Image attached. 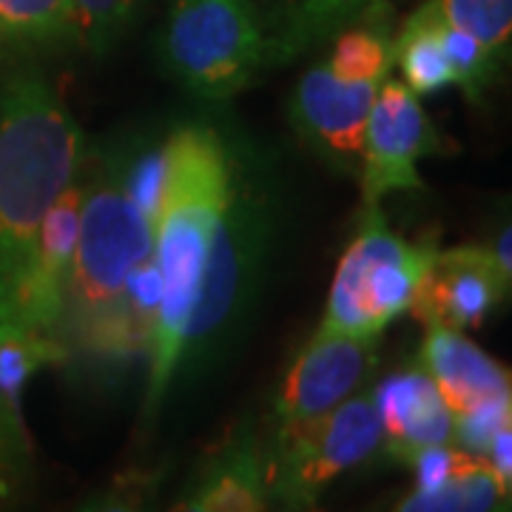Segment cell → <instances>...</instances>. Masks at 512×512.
<instances>
[{"label":"cell","mask_w":512,"mask_h":512,"mask_svg":"<svg viewBox=\"0 0 512 512\" xmlns=\"http://www.w3.org/2000/svg\"><path fill=\"white\" fill-rule=\"evenodd\" d=\"M160 165V197L151 220L157 311L146 353V419L160 413L168 387L185 365L191 322L234 191V163L214 128H177L160 148Z\"/></svg>","instance_id":"6da1fadb"},{"label":"cell","mask_w":512,"mask_h":512,"mask_svg":"<svg viewBox=\"0 0 512 512\" xmlns=\"http://www.w3.org/2000/svg\"><path fill=\"white\" fill-rule=\"evenodd\" d=\"M154 211L137 197L128 168H109L83 185L74 248L57 339L69 359L120 367L148 353L151 328L128 302L131 276L151 256Z\"/></svg>","instance_id":"7a4b0ae2"},{"label":"cell","mask_w":512,"mask_h":512,"mask_svg":"<svg viewBox=\"0 0 512 512\" xmlns=\"http://www.w3.org/2000/svg\"><path fill=\"white\" fill-rule=\"evenodd\" d=\"M83 131L35 69L0 80V311L9 305L57 197L77 180Z\"/></svg>","instance_id":"3957f363"},{"label":"cell","mask_w":512,"mask_h":512,"mask_svg":"<svg viewBox=\"0 0 512 512\" xmlns=\"http://www.w3.org/2000/svg\"><path fill=\"white\" fill-rule=\"evenodd\" d=\"M439 245L410 242L387 228L382 208H365L362 228L350 239L330 282L322 333L379 339L399 316L410 313Z\"/></svg>","instance_id":"277c9868"},{"label":"cell","mask_w":512,"mask_h":512,"mask_svg":"<svg viewBox=\"0 0 512 512\" xmlns=\"http://www.w3.org/2000/svg\"><path fill=\"white\" fill-rule=\"evenodd\" d=\"M160 60L202 100H231L265 69V29L256 0H171Z\"/></svg>","instance_id":"5b68a950"},{"label":"cell","mask_w":512,"mask_h":512,"mask_svg":"<svg viewBox=\"0 0 512 512\" xmlns=\"http://www.w3.org/2000/svg\"><path fill=\"white\" fill-rule=\"evenodd\" d=\"M382 447L373 390H359L325 416L276 427L265 444V487L274 512H313L339 476Z\"/></svg>","instance_id":"8992f818"},{"label":"cell","mask_w":512,"mask_h":512,"mask_svg":"<svg viewBox=\"0 0 512 512\" xmlns=\"http://www.w3.org/2000/svg\"><path fill=\"white\" fill-rule=\"evenodd\" d=\"M444 151L439 128L402 80H384L362 137V202L373 208L396 191H419V163Z\"/></svg>","instance_id":"52a82bcc"},{"label":"cell","mask_w":512,"mask_h":512,"mask_svg":"<svg viewBox=\"0 0 512 512\" xmlns=\"http://www.w3.org/2000/svg\"><path fill=\"white\" fill-rule=\"evenodd\" d=\"M510 285V228H504L493 245L439 248L410 313L424 328H478L510 296Z\"/></svg>","instance_id":"ba28073f"},{"label":"cell","mask_w":512,"mask_h":512,"mask_svg":"<svg viewBox=\"0 0 512 512\" xmlns=\"http://www.w3.org/2000/svg\"><path fill=\"white\" fill-rule=\"evenodd\" d=\"M265 242V202L251 194V185L242 183L237 165H234V191L220 225V234L214 242V254L205 274V291H202L200 308L191 322L188 333V356L202 350L217 333L225 330V322L242 305V296L251 285L256 262L262 256Z\"/></svg>","instance_id":"9c48e42d"},{"label":"cell","mask_w":512,"mask_h":512,"mask_svg":"<svg viewBox=\"0 0 512 512\" xmlns=\"http://www.w3.org/2000/svg\"><path fill=\"white\" fill-rule=\"evenodd\" d=\"M379 339L313 330L288 367L276 396V427L325 416L362 390L379 359Z\"/></svg>","instance_id":"30bf717a"},{"label":"cell","mask_w":512,"mask_h":512,"mask_svg":"<svg viewBox=\"0 0 512 512\" xmlns=\"http://www.w3.org/2000/svg\"><path fill=\"white\" fill-rule=\"evenodd\" d=\"M80 208H83V183L74 180L49 208L46 220L37 231L26 271L20 276L9 305L0 311L23 328L49 336L57 333L63 299H66V282L77 248Z\"/></svg>","instance_id":"8fae6325"},{"label":"cell","mask_w":512,"mask_h":512,"mask_svg":"<svg viewBox=\"0 0 512 512\" xmlns=\"http://www.w3.org/2000/svg\"><path fill=\"white\" fill-rule=\"evenodd\" d=\"M384 83L356 80L313 63L293 92L291 114L296 128L333 157H359L367 117Z\"/></svg>","instance_id":"7c38bea8"},{"label":"cell","mask_w":512,"mask_h":512,"mask_svg":"<svg viewBox=\"0 0 512 512\" xmlns=\"http://www.w3.org/2000/svg\"><path fill=\"white\" fill-rule=\"evenodd\" d=\"M168 512H274L265 487V441L239 424L197 467Z\"/></svg>","instance_id":"4fadbf2b"},{"label":"cell","mask_w":512,"mask_h":512,"mask_svg":"<svg viewBox=\"0 0 512 512\" xmlns=\"http://www.w3.org/2000/svg\"><path fill=\"white\" fill-rule=\"evenodd\" d=\"M373 396L382 421V444L393 461L410 467L424 450L456 444L453 413L421 367L387 376Z\"/></svg>","instance_id":"5bb4252c"},{"label":"cell","mask_w":512,"mask_h":512,"mask_svg":"<svg viewBox=\"0 0 512 512\" xmlns=\"http://www.w3.org/2000/svg\"><path fill=\"white\" fill-rule=\"evenodd\" d=\"M419 367L433 379L453 419L467 416L484 404L512 399L507 367L470 342L464 330L427 325Z\"/></svg>","instance_id":"9a60e30c"},{"label":"cell","mask_w":512,"mask_h":512,"mask_svg":"<svg viewBox=\"0 0 512 512\" xmlns=\"http://www.w3.org/2000/svg\"><path fill=\"white\" fill-rule=\"evenodd\" d=\"M393 0H262L265 69L288 66Z\"/></svg>","instance_id":"2e32d148"},{"label":"cell","mask_w":512,"mask_h":512,"mask_svg":"<svg viewBox=\"0 0 512 512\" xmlns=\"http://www.w3.org/2000/svg\"><path fill=\"white\" fill-rule=\"evenodd\" d=\"M393 512H510V478L484 456L470 453L450 478L416 487Z\"/></svg>","instance_id":"e0dca14e"},{"label":"cell","mask_w":512,"mask_h":512,"mask_svg":"<svg viewBox=\"0 0 512 512\" xmlns=\"http://www.w3.org/2000/svg\"><path fill=\"white\" fill-rule=\"evenodd\" d=\"M393 66H399L402 83L416 97H427L447 86H456L450 60L441 46L439 29L421 9L404 20L402 29L393 35Z\"/></svg>","instance_id":"ac0fdd59"},{"label":"cell","mask_w":512,"mask_h":512,"mask_svg":"<svg viewBox=\"0 0 512 512\" xmlns=\"http://www.w3.org/2000/svg\"><path fill=\"white\" fill-rule=\"evenodd\" d=\"M72 362L66 345L49 336L18 325L0 313V396L20 410V396L37 370Z\"/></svg>","instance_id":"d6986e66"},{"label":"cell","mask_w":512,"mask_h":512,"mask_svg":"<svg viewBox=\"0 0 512 512\" xmlns=\"http://www.w3.org/2000/svg\"><path fill=\"white\" fill-rule=\"evenodd\" d=\"M69 43V0H0V52Z\"/></svg>","instance_id":"ffe728a7"},{"label":"cell","mask_w":512,"mask_h":512,"mask_svg":"<svg viewBox=\"0 0 512 512\" xmlns=\"http://www.w3.org/2000/svg\"><path fill=\"white\" fill-rule=\"evenodd\" d=\"M421 6L444 26L476 37L498 66L510 55L512 0H427Z\"/></svg>","instance_id":"44dd1931"},{"label":"cell","mask_w":512,"mask_h":512,"mask_svg":"<svg viewBox=\"0 0 512 512\" xmlns=\"http://www.w3.org/2000/svg\"><path fill=\"white\" fill-rule=\"evenodd\" d=\"M146 6L148 0H69V40L89 55H106Z\"/></svg>","instance_id":"7402d4cb"},{"label":"cell","mask_w":512,"mask_h":512,"mask_svg":"<svg viewBox=\"0 0 512 512\" xmlns=\"http://www.w3.org/2000/svg\"><path fill=\"white\" fill-rule=\"evenodd\" d=\"M165 467H126L74 512H157Z\"/></svg>","instance_id":"603a6c76"},{"label":"cell","mask_w":512,"mask_h":512,"mask_svg":"<svg viewBox=\"0 0 512 512\" xmlns=\"http://www.w3.org/2000/svg\"><path fill=\"white\" fill-rule=\"evenodd\" d=\"M29 439L18 407L0 396V512L23 490L29 476Z\"/></svg>","instance_id":"cb8c5ba5"}]
</instances>
